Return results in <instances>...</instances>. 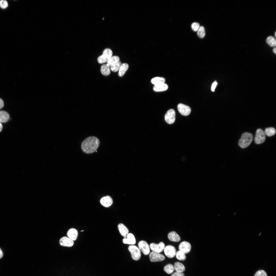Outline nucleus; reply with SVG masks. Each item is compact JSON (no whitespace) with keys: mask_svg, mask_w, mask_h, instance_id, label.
Instances as JSON below:
<instances>
[{"mask_svg":"<svg viewBox=\"0 0 276 276\" xmlns=\"http://www.w3.org/2000/svg\"><path fill=\"white\" fill-rule=\"evenodd\" d=\"M276 49L275 48H274L273 50V52L275 54L276 53Z\"/></svg>","mask_w":276,"mask_h":276,"instance_id":"obj_40","label":"nucleus"},{"mask_svg":"<svg viewBox=\"0 0 276 276\" xmlns=\"http://www.w3.org/2000/svg\"><path fill=\"white\" fill-rule=\"evenodd\" d=\"M267 43L271 47H275L276 45L275 39L273 36H269L266 39Z\"/></svg>","mask_w":276,"mask_h":276,"instance_id":"obj_27","label":"nucleus"},{"mask_svg":"<svg viewBox=\"0 0 276 276\" xmlns=\"http://www.w3.org/2000/svg\"><path fill=\"white\" fill-rule=\"evenodd\" d=\"M59 242L61 246L64 247H71L74 244L73 240L66 236L61 238Z\"/></svg>","mask_w":276,"mask_h":276,"instance_id":"obj_13","label":"nucleus"},{"mask_svg":"<svg viewBox=\"0 0 276 276\" xmlns=\"http://www.w3.org/2000/svg\"><path fill=\"white\" fill-rule=\"evenodd\" d=\"M174 269L173 265L169 264L166 265L164 267V271L168 274H170L174 271Z\"/></svg>","mask_w":276,"mask_h":276,"instance_id":"obj_28","label":"nucleus"},{"mask_svg":"<svg viewBox=\"0 0 276 276\" xmlns=\"http://www.w3.org/2000/svg\"><path fill=\"white\" fill-rule=\"evenodd\" d=\"M197 34L201 38H204L205 35V31L204 27L202 26L200 27L197 30Z\"/></svg>","mask_w":276,"mask_h":276,"instance_id":"obj_31","label":"nucleus"},{"mask_svg":"<svg viewBox=\"0 0 276 276\" xmlns=\"http://www.w3.org/2000/svg\"><path fill=\"white\" fill-rule=\"evenodd\" d=\"M4 106V102L2 99L0 98V109L2 108Z\"/></svg>","mask_w":276,"mask_h":276,"instance_id":"obj_37","label":"nucleus"},{"mask_svg":"<svg viewBox=\"0 0 276 276\" xmlns=\"http://www.w3.org/2000/svg\"><path fill=\"white\" fill-rule=\"evenodd\" d=\"M8 6L7 2L6 0H2L0 1V7L2 8H6Z\"/></svg>","mask_w":276,"mask_h":276,"instance_id":"obj_34","label":"nucleus"},{"mask_svg":"<svg viewBox=\"0 0 276 276\" xmlns=\"http://www.w3.org/2000/svg\"><path fill=\"white\" fill-rule=\"evenodd\" d=\"M265 139V134L264 131L261 129H257L254 139L255 143L257 144L262 143L264 141Z\"/></svg>","mask_w":276,"mask_h":276,"instance_id":"obj_5","label":"nucleus"},{"mask_svg":"<svg viewBox=\"0 0 276 276\" xmlns=\"http://www.w3.org/2000/svg\"><path fill=\"white\" fill-rule=\"evenodd\" d=\"M78 232L76 229L71 228L69 229L67 233V236L69 238L73 240H75L77 238Z\"/></svg>","mask_w":276,"mask_h":276,"instance_id":"obj_16","label":"nucleus"},{"mask_svg":"<svg viewBox=\"0 0 276 276\" xmlns=\"http://www.w3.org/2000/svg\"><path fill=\"white\" fill-rule=\"evenodd\" d=\"M3 129V126L2 124L0 122V132Z\"/></svg>","mask_w":276,"mask_h":276,"instance_id":"obj_39","label":"nucleus"},{"mask_svg":"<svg viewBox=\"0 0 276 276\" xmlns=\"http://www.w3.org/2000/svg\"><path fill=\"white\" fill-rule=\"evenodd\" d=\"M127 238H124L123 242L124 244L133 245L135 244L136 240L134 235L131 233H129L127 235Z\"/></svg>","mask_w":276,"mask_h":276,"instance_id":"obj_15","label":"nucleus"},{"mask_svg":"<svg viewBox=\"0 0 276 276\" xmlns=\"http://www.w3.org/2000/svg\"><path fill=\"white\" fill-rule=\"evenodd\" d=\"M168 88V85L165 83L155 85L153 87L154 91L157 92L162 91L166 90Z\"/></svg>","mask_w":276,"mask_h":276,"instance_id":"obj_19","label":"nucleus"},{"mask_svg":"<svg viewBox=\"0 0 276 276\" xmlns=\"http://www.w3.org/2000/svg\"><path fill=\"white\" fill-rule=\"evenodd\" d=\"M253 136L251 133L246 132L242 135L238 142V145L241 148H244L248 146L251 143Z\"/></svg>","mask_w":276,"mask_h":276,"instance_id":"obj_2","label":"nucleus"},{"mask_svg":"<svg viewBox=\"0 0 276 276\" xmlns=\"http://www.w3.org/2000/svg\"><path fill=\"white\" fill-rule=\"evenodd\" d=\"M174 267L176 272H183L185 269V267L183 264L179 262L175 263Z\"/></svg>","mask_w":276,"mask_h":276,"instance_id":"obj_21","label":"nucleus"},{"mask_svg":"<svg viewBox=\"0 0 276 276\" xmlns=\"http://www.w3.org/2000/svg\"><path fill=\"white\" fill-rule=\"evenodd\" d=\"M129 67L128 64L126 63H123L121 64L120 68L119 70L118 75L120 77L123 76L128 70Z\"/></svg>","mask_w":276,"mask_h":276,"instance_id":"obj_22","label":"nucleus"},{"mask_svg":"<svg viewBox=\"0 0 276 276\" xmlns=\"http://www.w3.org/2000/svg\"><path fill=\"white\" fill-rule=\"evenodd\" d=\"M168 237L169 240L173 242H178L181 240L180 236L174 231L169 233L168 234Z\"/></svg>","mask_w":276,"mask_h":276,"instance_id":"obj_17","label":"nucleus"},{"mask_svg":"<svg viewBox=\"0 0 276 276\" xmlns=\"http://www.w3.org/2000/svg\"><path fill=\"white\" fill-rule=\"evenodd\" d=\"M121 64V62L120 61L110 66L111 70L114 72H117L119 70Z\"/></svg>","mask_w":276,"mask_h":276,"instance_id":"obj_29","label":"nucleus"},{"mask_svg":"<svg viewBox=\"0 0 276 276\" xmlns=\"http://www.w3.org/2000/svg\"><path fill=\"white\" fill-rule=\"evenodd\" d=\"M150 247L153 251L160 253L164 250L165 245L164 243L162 242H160L158 244L152 243L150 244Z\"/></svg>","mask_w":276,"mask_h":276,"instance_id":"obj_8","label":"nucleus"},{"mask_svg":"<svg viewBox=\"0 0 276 276\" xmlns=\"http://www.w3.org/2000/svg\"><path fill=\"white\" fill-rule=\"evenodd\" d=\"M128 249L130 252L132 258L134 260L137 261L141 258V251L136 246L131 245L128 247Z\"/></svg>","mask_w":276,"mask_h":276,"instance_id":"obj_4","label":"nucleus"},{"mask_svg":"<svg viewBox=\"0 0 276 276\" xmlns=\"http://www.w3.org/2000/svg\"><path fill=\"white\" fill-rule=\"evenodd\" d=\"M164 251L165 255L170 258L174 257L176 255V252L175 248L171 245H167L165 247Z\"/></svg>","mask_w":276,"mask_h":276,"instance_id":"obj_10","label":"nucleus"},{"mask_svg":"<svg viewBox=\"0 0 276 276\" xmlns=\"http://www.w3.org/2000/svg\"><path fill=\"white\" fill-rule=\"evenodd\" d=\"M3 256V253L1 249L0 248V259Z\"/></svg>","mask_w":276,"mask_h":276,"instance_id":"obj_38","label":"nucleus"},{"mask_svg":"<svg viewBox=\"0 0 276 276\" xmlns=\"http://www.w3.org/2000/svg\"><path fill=\"white\" fill-rule=\"evenodd\" d=\"M179 249L180 250L185 254L189 252L191 249V245L189 242L184 241L181 242L179 246Z\"/></svg>","mask_w":276,"mask_h":276,"instance_id":"obj_12","label":"nucleus"},{"mask_svg":"<svg viewBox=\"0 0 276 276\" xmlns=\"http://www.w3.org/2000/svg\"><path fill=\"white\" fill-rule=\"evenodd\" d=\"M9 115L7 112L4 110L0 111V122L6 123L9 119Z\"/></svg>","mask_w":276,"mask_h":276,"instance_id":"obj_20","label":"nucleus"},{"mask_svg":"<svg viewBox=\"0 0 276 276\" xmlns=\"http://www.w3.org/2000/svg\"><path fill=\"white\" fill-rule=\"evenodd\" d=\"M264 132L265 135L268 136L270 137L275 134L276 130L273 127L268 128L265 129Z\"/></svg>","mask_w":276,"mask_h":276,"instance_id":"obj_26","label":"nucleus"},{"mask_svg":"<svg viewBox=\"0 0 276 276\" xmlns=\"http://www.w3.org/2000/svg\"><path fill=\"white\" fill-rule=\"evenodd\" d=\"M171 276H184V275L183 272L180 273L176 272L173 273Z\"/></svg>","mask_w":276,"mask_h":276,"instance_id":"obj_36","label":"nucleus"},{"mask_svg":"<svg viewBox=\"0 0 276 276\" xmlns=\"http://www.w3.org/2000/svg\"><path fill=\"white\" fill-rule=\"evenodd\" d=\"M149 258L152 262L161 261L165 259V256L162 254L153 251L151 252L150 254Z\"/></svg>","mask_w":276,"mask_h":276,"instance_id":"obj_9","label":"nucleus"},{"mask_svg":"<svg viewBox=\"0 0 276 276\" xmlns=\"http://www.w3.org/2000/svg\"><path fill=\"white\" fill-rule=\"evenodd\" d=\"M176 255L177 258L180 260H184L186 258L185 254L180 250L176 252Z\"/></svg>","mask_w":276,"mask_h":276,"instance_id":"obj_30","label":"nucleus"},{"mask_svg":"<svg viewBox=\"0 0 276 276\" xmlns=\"http://www.w3.org/2000/svg\"><path fill=\"white\" fill-rule=\"evenodd\" d=\"M139 248L141 251L145 255H148L150 252V246L145 241L141 240L138 244Z\"/></svg>","mask_w":276,"mask_h":276,"instance_id":"obj_7","label":"nucleus"},{"mask_svg":"<svg viewBox=\"0 0 276 276\" xmlns=\"http://www.w3.org/2000/svg\"><path fill=\"white\" fill-rule=\"evenodd\" d=\"M112 52L109 48H106L103 50L102 54L99 56L97 59L98 62L100 64H102L107 62L112 56Z\"/></svg>","mask_w":276,"mask_h":276,"instance_id":"obj_3","label":"nucleus"},{"mask_svg":"<svg viewBox=\"0 0 276 276\" xmlns=\"http://www.w3.org/2000/svg\"><path fill=\"white\" fill-rule=\"evenodd\" d=\"M119 57L117 56H112L107 62V65L110 66L114 64L119 61Z\"/></svg>","mask_w":276,"mask_h":276,"instance_id":"obj_24","label":"nucleus"},{"mask_svg":"<svg viewBox=\"0 0 276 276\" xmlns=\"http://www.w3.org/2000/svg\"><path fill=\"white\" fill-rule=\"evenodd\" d=\"M118 227L121 235L123 236L124 238H126L129 232L128 228L122 223L119 224L118 225Z\"/></svg>","mask_w":276,"mask_h":276,"instance_id":"obj_18","label":"nucleus"},{"mask_svg":"<svg viewBox=\"0 0 276 276\" xmlns=\"http://www.w3.org/2000/svg\"><path fill=\"white\" fill-rule=\"evenodd\" d=\"M177 108L179 112L184 116L188 115L191 112V108L189 106L182 103L179 104Z\"/></svg>","mask_w":276,"mask_h":276,"instance_id":"obj_11","label":"nucleus"},{"mask_svg":"<svg viewBox=\"0 0 276 276\" xmlns=\"http://www.w3.org/2000/svg\"><path fill=\"white\" fill-rule=\"evenodd\" d=\"M276 32H275V37H276Z\"/></svg>","mask_w":276,"mask_h":276,"instance_id":"obj_41","label":"nucleus"},{"mask_svg":"<svg viewBox=\"0 0 276 276\" xmlns=\"http://www.w3.org/2000/svg\"><path fill=\"white\" fill-rule=\"evenodd\" d=\"M100 71L103 75L107 76L110 73V70L109 67L106 64L102 65L101 66Z\"/></svg>","mask_w":276,"mask_h":276,"instance_id":"obj_23","label":"nucleus"},{"mask_svg":"<svg viewBox=\"0 0 276 276\" xmlns=\"http://www.w3.org/2000/svg\"><path fill=\"white\" fill-rule=\"evenodd\" d=\"M199 27L200 24L197 22H193L191 25V27L192 30L195 31H197Z\"/></svg>","mask_w":276,"mask_h":276,"instance_id":"obj_33","label":"nucleus"},{"mask_svg":"<svg viewBox=\"0 0 276 276\" xmlns=\"http://www.w3.org/2000/svg\"><path fill=\"white\" fill-rule=\"evenodd\" d=\"M165 79L164 78L158 77L153 78L151 80L152 83L154 85L165 83Z\"/></svg>","mask_w":276,"mask_h":276,"instance_id":"obj_25","label":"nucleus"},{"mask_svg":"<svg viewBox=\"0 0 276 276\" xmlns=\"http://www.w3.org/2000/svg\"><path fill=\"white\" fill-rule=\"evenodd\" d=\"M165 119L168 123H173L175 120V112L173 109H170L166 112L165 116Z\"/></svg>","mask_w":276,"mask_h":276,"instance_id":"obj_6","label":"nucleus"},{"mask_svg":"<svg viewBox=\"0 0 276 276\" xmlns=\"http://www.w3.org/2000/svg\"><path fill=\"white\" fill-rule=\"evenodd\" d=\"M100 141L97 137L90 136L85 139L82 143L81 148L85 153L90 154L94 152L98 148Z\"/></svg>","mask_w":276,"mask_h":276,"instance_id":"obj_1","label":"nucleus"},{"mask_svg":"<svg viewBox=\"0 0 276 276\" xmlns=\"http://www.w3.org/2000/svg\"><path fill=\"white\" fill-rule=\"evenodd\" d=\"M217 84V83L216 81H214L212 84L211 87V90L212 91H214Z\"/></svg>","mask_w":276,"mask_h":276,"instance_id":"obj_35","label":"nucleus"},{"mask_svg":"<svg viewBox=\"0 0 276 276\" xmlns=\"http://www.w3.org/2000/svg\"><path fill=\"white\" fill-rule=\"evenodd\" d=\"M254 276H268L266 272L263 270H260L258 271L255 274Z\"/></svg>","mask_w":276,"mask_h":276,"instance_id":"obj_32","label":"nucleus"},{"mask_svg":"<svg viewBox=\"0 0 276 276\" xmlns=\"http://www.w3.org/2000/svg\"><path fill=\"white\" fill-rule=\"evenodd\" d=\"M101 204L104 206L108 207L113 203V200L110 196H107L102 198L100 200Z\"/></svg>","mask_w":276,"mask_h":276,"instance_id":"obj_14","label":"nucleus"}]
</instances>
